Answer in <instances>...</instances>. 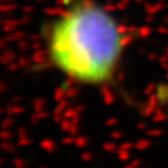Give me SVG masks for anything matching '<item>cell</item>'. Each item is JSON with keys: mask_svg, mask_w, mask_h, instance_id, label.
I'll list each match as a JSON object with an SVG mask.
<instances>
[{"mask_svg": "<svg viewBox=\"0 0 168 168\" xmlns=\"http://www.w3.org/2000/svg\"><path fill=\"white\" fill-rule=\"evenodd\" d=\"M128 47L119 19L96 0H72L45 29L49 65L68 81L87 87L113 82Z\"/></svg>", "mask_w": 168, "mask_h": 168, "instance_id": "obj_1", "label": "cell"}, {"mask_svg": "<svg viewBox=\"0 0 168 168\" xmlns=\"http://www.w3.org/2000/svg\"><path fill=\"white\" fill-rule=\"evenodd\" d=\"M156 99L168 110V81L160 83L156 87Z\"/></svg>", "mask_w": 168, "mask_h": 168, "instance_id": "obj_2", "label": "cell"}]
</instances>
